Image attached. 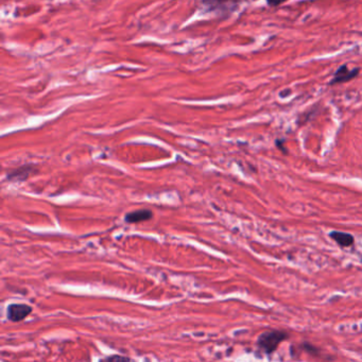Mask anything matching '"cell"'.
Here are the masks:
<instances>
[{
  "label": "cell",
  "mask_w": 362,
  "mask_h": 362,
  "mask_svg": "<svg viewBox=\"0 0 362 362\" xmlns=\"http://www.w3.org/2000/svg\"><path fill=\"white\" fill-rule=\"evenodd\" d=\"M329 237L336 241L340 247L342 248H349L351 246L354 245L355 242V238L354 236L349 234V233H343V232H339V231H332L329 233Z\"/></svg>",
  "instance_id": "cell-4"
},
{
  "label": "cell",
  "mask_w": 362,
  "mask_h": 362,
  "mask_svg": "<svg viewBox=\"0 0 362 362\" xmlns=\"http://www.w3.org/2000/svg\"><path fill=\"white\" fill-rule=\"evenodd\" d=\"M32 312V308L26 304H11L8 307V319L12 322H19Z\"/></svg>",
  "instance_id": "cell-3"
},
{
  "label": "cell",
  "mask_w": 362,
  "mask_h": 362,
  "mask_svg": "<svg viewBox=\"0 0 362 362\" xmlns=\"http://www.w3.org/2000/svg\"><path fill=\"white\" fill-rule=\"evenodd\" d=\"M268 3H269L270 5H273V6H275V5H278V4H282L283 2H282V1H281V2H271V1H269Z\"/></svg>",
  "instance_id": "cell-8"
},
{
  "label": "cell",
  "mask_w": 362,
  "mask_h": 362,
  "mask_svg": "<svg viewBox=\"0 0 362 362\" xmlns=\"http://www.w3.org/2000/svg\"><path fill=\"white\" fill-rule=\"evenodd\" d=\"M99 362H133V360L128 357L119 356V355H114V356H109L104 359H101Z\"/></svg>",
  "instance_id": "cell-7"
},
{
  "label": "cell",
  "mask_w": 362,
  "mask_h": 362,
  "mask_svg": "<svg viewBox=\"0 0 362 362\" xmlns=\"http://www.w3.org/2000/svg\"><path fill=\"white\" fill-rule=\"evenodd\" d=\"M288 339V333L282 330H268L262 332L257 340L258 349L266 353L272 354L283 341Z\"/></svg>",
  "instance_id": "cell-1"
},
{
  "label": "cell",
  "mask_w": 362,
  "mask_h": 362,
  "mask_svg": "<svg viewBox=\"0 0 362 362\" xmlns=\"http://www.w3.org/2000/svg\"><path fill=\"white\" fill-rule=\"evenodd\" d=\"M33 172V168L32 167H23V168H18L16 169V171H13L11 175L9 176L10 180L16 179V180H25L28 177H29L31 173Z\"/></svg>",
  "instance_id": "cell-6"
},
{
  "label": "cell",
  "mask_w": 362,
  "mask_h": 362,
  "mask_svg": "<svg viewBox=\"0 0 362 362\" xmlns=\"http://www.w3.org/2000/svg\"><path fill=\"white\" fill-rule=\"evenodd\" d=\"M152 218V212L149 210H139L133 213H130L125 216V221L129 223H137V222H142L149 220Z\"/></svg>",
  "instance_id": "cell-5"
},
{
  "label": "cell",
  "mask_w": 362,
  "mask_h": 362,
  "mask_svg": "<svg viewBox=\"0 0 362 362\" xmlns=\"http://www.w3.org/2000/svg\"><path fill=\"white\" fill-rule=\"evenodd\" d=\"M359 72H360L359 68L350 69L347 67V65H341L338 68V71L335 72V74H333V78L329 82V85H336L340 84V83L349 82L356 78Z\"/></svg>",
  "instance_id": "cell-2"
}]
</instances>
